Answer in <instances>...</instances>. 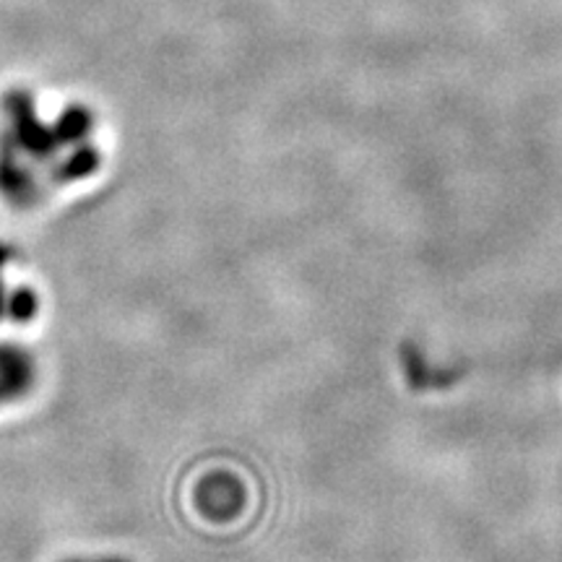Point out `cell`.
Returning <instances> with one entry per match:
<instances>
[{
  "instance_id": "obj_1",
  "label": "cell",
  "mask_w": 562,
  "mask_h": 562,
  "mask_svg": "<svg viewBox=\"0 0 562 562\" xmlns=\"http://www.w3.org/2000/svg\"><path fill=\"white\" fill-rule=\"evenodd\" d=\"M97 117L87 104L68 102L45 115L32 89L13 87L0 97V193L30 206L47 182L87 180L100 170Z\"/></svg>"
},
{
  "instance_id": "obj_2",
  "label": "cell",
  "mask_w": 562,
  "mask_h": 562,
  "mask_svg": "<svg viewBox=\"0 0 562 562\" xmlns=\"http://www.w3.org/2000/svg\"><path fill=\"white\" fill-rule=\"evenodd\" d=\"M34 383V360L30 351L3 344L0 347V406L16 402Z\"/></svg>"
},
{
  "instance_id": "obj_3",
  "label": "cell",
  "mask_w": 562,
  "mask_h": 562,
  "mask_svg": "<svg viewBox=\"0 0 562 562\" xmlns=\"http://www.w3.org/2000/svg\"><path fill=\"white\" fill-rule=\"evenodd\" d=\"M9 258H11V250H9V248H3V245H0V271H3V266L9 263ZM9 305H11V294L5 292L3 279H0V321L9 318Z\"/></svg>"
},
{
  "instance_id": "obj_4",
  "label": "cell",
  "mask_w": 562,
  "mask_h": 562,
  "mask_svg": "<svg viewBox=\"0 0 562 562\" xmlns=\"http://www.w3.org/2000/svg\"><path fill=\"white\" fill-rule=\"evenodd\" d=\"M68 562H125V560H117V558H97V560H68Z\"/></svg>"
}]
</instances>
